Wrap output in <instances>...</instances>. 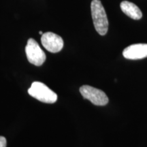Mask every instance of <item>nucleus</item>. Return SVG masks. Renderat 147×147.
I'll use <instances>...</instances> for the list:
<instances>
[{
    "instance_id": "4",
    "label": "nucleus",
    "mask_w": 147,
    "mask_h": 147,
    "mask_svg": "<svg viewBox=\"0 0 147 147\" xmlns=\"http://www.w3.org/2000/svg\"><path fill=\"white\" fill-rule=\"evenodd\" d=\"M27 58L29 62L33 65L40 66L45 63L46 55L39 45L33 38H29L25 47Z\"/></svg>"
},
{
    "instance_id": "9",
    "label": "nucleus",
    "mask_w": 147,
    "mask_h": 147,
    "mask_svg": "<svg viewBox=\"0 0 147 147\" xmlns=\"http://www.w3.org/2000/svg\"><path fill=\"white\" fill-rule=\"evenodd\" d=\"M39 34H40V35H42V34H44V33H43V32H41V31H40V32H39Z\"/></svg>"
},
{
    "instance_id": "8",
    "label": "nucleus",
    "mask_w": 147,
    "mask_h": 147,
    "mask_svg": "<svg viewBox=\"0 0 147 147\" xmlns=\"http://www.w3.org/2000/svg\"><path fill=\"white\" fill-rule=\"evenodd\" d=\"M6 139L3 136H0V147H6Z\"/></svg>"
},
{
    "instance_id": "3",
    "label": "nucleus",
    "mask_w": 147,
    "mask_h": 147,
    "mask_svg": "<svg viewBox=\"0 0 147 147\" xmlns=\"http://www.w3.org/2000/svg\"><path fill=\"white\" fill-rule=\"evenodd\" d=\"M82 96L96 106H105L109 102L108 97L102 90L91 86L83 85L80 88Z\"/></svg>"
},
{
    "instance_id": "1",
    "label": "nucleus",
    "mask_w": 147,
    "mask_h": 147,
    "mask_svg": "<svg viewBox=\"0 0 147 147\" xmlns=\"http://www.w3.org/2000/svg\"><path fill=\"white\" fill-rule=\"evenodd\" d=\"M91 10L95 30L101 36H104L108 30V20L102 2L100 0H93Z\"/></svg>"
},
{
    "instance_id": "2",
    "label": "nucleus",
    "mask_w": 147,
    "mask_h": 147,
    "mask_svg": "<svg viewBox=\"0 0 147 147\" xmlns=\"http://www.w3.org/2000/svg\"><path fill=\"white\" fill-rule=\"evenodd\" d=\"M28 93L31 96L44 103L53 104L57 100V95L41 82H33Z\"/></svg>"
},
{
    "instance_id": "7",
    "label": "nucleus",
    "mask_w": 147,
    "mask_h": 147,
    "mask_svg": "<svg viewBox=\"0 0 147 147\" xmlns=\"http://www.w3.org/2000/svg\"><path fill=\"white\" fill-rule=\"evenodd\" d=\"M120 7L122 12L132 19L140 20L142 17V11L134 3L123 1L121 3Z\"/></svg>"
},
{
    "instance_id": "5",
    "label": "nucleus",
    "mask_w": 147,
    "mask_h": 147,
    "mask_svg": "<svg viewBox=\"0 0 147 147\" xmlns=\"http://www.w3.org/2000/svg\"><path fill=\"white\" fill-rule=\"evenodd\" d=\"M41 42L43 47L49 52L56 53L63 47V40L61 36L53 32L44 33L42 35Z\"/></svg>"
},
{
    "instance_id": "6",
    "label": "nucleus",
    "mask_w": 147,
    "mask_h": 147,
    "mask_svg": "<svg viewBox=\"0 0 147 147\" xmlns=\"http://www.w3.org/2000/svg\"><path fill=\"white\" fill-rule=\"evenodd\" d=\"M123 55L131 60L141 59L147 57V44H134L124 49Z\"/></svg>"
}]
</instances>
